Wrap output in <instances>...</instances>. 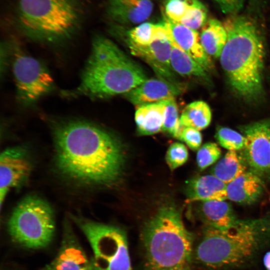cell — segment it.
Returning <instances> with one entry per match:
<instances>
[{
    "mask_svg": "<svg viewBox=\"0 0 270 270\" xmlns=\"http://www.w3.org/2000/svg\"><path fill=\"white\" fill-rule=\"evenodd\" d=\"M188 152L186 146L180 142H174L168 148L166 156L167 164L171 170L184 164L188 160Z\"/></svg>",
    "mask_w": 270,
    "mask_h": 270,
    "instance_id": "4dcf8cb0",
    "label": "cell"
},
{
    "mask_svg": "<svg viewBox=\"0 0 270 270\" xmlns=\"http://www.w3.org/2000/svg\"><path fill=\"white\" fill-rule=\"evenodd\" d=\"M56 163L60 171L90 184H109L120 176L124 152L112 134L91 122L72 120L54 128Z\"/></svg>",
    "mask_w": 270,
    "mask_h": 270,
    "instance_id": "6da1fadb",
    "label": "cell"
},
{
    "mask_svg": "<svg viewBox=\"0 0 270 270\" xmlns=\"http://www.w3.org/2000/svg\"><path fill=\"white\" fill-rule=\"evenodd\" d=\"M264 184L256 175L248 170L226 184L227 200L240 204H252L262 196Z\"/></svg>",
    "mask_w": 270,
    "mask_h": 270,
    "instance_id": "e0dca14e",
    "label": "cell"
},
{
    "mask_svg": "<svg viewBox=\"0 0 270 270\" xmlns=\"http://www.w3.org/2000/svg\"><path fill=\"white\" fill-rule=\"evenodd\" d=\"M165 102L166 109L162 130L178 139L184 126L180 124L175 98L165 100Z\"/></svg>",
    "mask_w": 270,
    "mask_h": 270,
    "instance_id": "d4e9b609",
    "label": "cell"
},
{
    "mask_svg": "<svg viewBox=\"0 0 270 270\" xmlns=\"http://www.w3.org/2000/svg\"><path fill=\"white\" fill-rule=\"evenodd\" d=\"M207 16L208 10L206 6L199 0H195L178 23L196 30L204 25Z\"/></svg>",
    "mask_w": 270,
    "mask_h": 270,
    "instance_id": "484cf974",
    "label": "cell"
},
{
    "mask_svg": "<svg viewBox=\"0 0 270 270\" xmlns=\"http://www.w3.org/2000/svg\"><path fill=\"white\" fill-rule=\"evenodd\" d=\"M142 270H192L194 239L180 209L162 206L142 232Z\"/></svg>",
    "mask_w": 270,
    "mask_h": 270,
    "instance_id": "5b68a950",
    "label": "cell"
},
{
    "mask_svg": "<svg viewBox=\"0 0 270 270\" xmlns=\"http://www.w3.org/2000/svg\"><path fill=\"white\" fill-rule=\"evenodd\" d=\"M178 139L184 142L193 150H198L202 142L200 130L190 127H184Z\"/></svg>",
    "mask_w": 270,
    "mask_h": 270,
    "instance_id": "1f68e13d",
    "label": "cell"
},
{
    "mask_svg": "<svg viewBox=\"0 0 270 270\" xmlns=\"http://www.w3.org/2000/svg\"><path fill=\"white\" fill-rule=\"evenodd\" d=\"M186 90V86L163 78L147 79L137 87L126 94L128 100L139 106L175 98Z\"/></svg>",
    "mask_w": 270,
    "mask_h": 270,
    "instance_id": "9a60e30c",
    "label": "cell"
},
{
    "mask_svg": "<svg viewBox=\"0 0 270 270\" xmlns=\"http://www.w3.org/2000/svg\"><path fill=\"white\" fill-rule=\"evenodd\" d=\"M222 151L218 144L207 142L201 146L197 152L196 162L198 167L203 170L214 164L220 157Z\"/></svg>",
    "mask_w": 270,
    "mask_h": 270,
    "instance_id": "f1b7e54d",
    "label": "cell"
},
{
    "mask_svg": "<svg viewBox=\"0 0 270 270\" xmlns=\"http://www.w3.org/2000/svg\"><path fill=\"white\" fill-rule=\"evenodd\" d=\"M32 164L24 148L14 146L6 148L0 156V206L12 188L24 182L30 176Z\"/></svg>",
    "mask_w": 270,
    "mask_h": 270,
    "instance_id": "7c38bea8",
    "label": "cell"
},
{
    "mask_svg": "<svg viewBox=\"0 0 270 270\" xmlns=\"http://www.w3.org/2000/svg\"><path fill=\"white\" fill-rule=\"evenodd\" d=\"M89 270H105L102 268L95 260L94 258H91L90 266Z\"/></svg>",
    "mask_w": 270,
    "mask_h": 270,
    "instance_id": "836d02e7",
    "label": "cell"
},
{
    "mask_svg": "<svg viewBox=\"0 0 270 270\" xmlns=\"http://www.w3.org/2000/svg\"><path fill=\"white\" fill-rule=\"evenodd\" d=\"M223 24L228 39L220 58L228 84L244 102H260L264 94L265 55L260 31L256 22L244 16L231 15Z\"/></svg>",
    "mask_w": 270,
    "mask_h": 270,
    "instance_id": "7a4b0ae2",
    "label": "cell"
},
{
    "mask_svg": "<svg viewBox=\"0 0 270 270\" xmlns=\"http://www.w3.org/2000/svg\"><path fill=\"white\" fill-rule=\"evenodd\" d=\"M227 39L228 34L223 23L218 20L210 19L202 26L200 35V42L208 56L220 58Z\"/></svg>",
    "mask_w": 270,
    "mask_h": 270,
    "instance_id": "44dd1931",
    "label": "cell"
},
{
    "mask_svg": "<svg viewBox=\"0 0 270 270\" xmlns=\"http://www.w3.org/2000/svg\"><path fill=\"white\" fill-rule=\"evenodd\" d=\"M270 241V214L252 219H238L230 228L220 230L204 226L194 260L211 270H226L250 262Z\"/></svg>",
    "mask_w": 270,
    "mask_h": 270,
    "instance_id": "3957f363",
    "label": "cell"
},
{
    "mask_svg": "<svg viewBox=\"0 0 270 270\" xmlns=\"http://www.w3.org/2000/svg\"><path fill=\"white\" fill-rule=\"evenodd\" d=\"M212 112L204 102L198 100L187 105L180 117V124L184 127H190L198 130L204 129L210 123Z\"/></svg>",
    "mask_w": 270,
    "mask_h": 270,
    "instance_id": "cb8c5ba5",
    "label": "cell"
},
{
    "mask_svg": "<svg viewBox=\"0 0 270 270\" xmlns=\"http://www.w3.org/2000/svg\"><path fill=\"white\" fill-rule=\"evenodd\" d=\"M226 14H236L242 7L244 0H214Z\"/></svg>",
    "mask_w": 270,
    "mask_h": 270,
    "instance_id": "d6a6232c",
    "label": "cell"
},
{
    "mask_svg": "<svg viewBox=\"0 0 270 270\" xmlns=\"http://www.w3.org/2000/svg\"><path fill=\"white\" fill-rule=\"evenodd\" d=\"M156 27V24L143 22L128 32L126 42L136 46H147L152 40Z\"/></svg>",
    "mask_w": 270,
    "mask_h": 270,
    "instance_id": "83f0119b",
    "label": "cell"
},
{
    "mask_svg": "<svg viewBox=\"0 0 270 270\" xmlns=\"http://www.w3.org/2000/svg\"><path fill=\"white\" fill-rule=\"evenodd\" d=\"M162 24L166 30L169 40L174 42L206 71L212 70L214 67L212 61L210 56L204 50L200 42V36L196 30L172 21L164 16Z\"/></svg>",
    "mask_w": 270,
    "mask_h": 270,
    "instance_id": "5bb4252c",
    "label": "cell"
},
{
    "mask_svg": "<svg viewBox=\"0 0 270 270\" xmlns=\"http://www.w3.org/2000/svg\"><path fill=\"white\" fill-rule=\"evenodd\" d=\"M71 218L92 248L94 258L105 270H132L126 233L112 225L76 216Z\"/></svg>",
    "mask_w": 270,
    "mask_h": 270,
    "instance_id": "ba28073f",
    "label": "cell"
},
{
    "mask_svg": "<svg viewBox=\"0 0 270 270\" xmlns=\"http://www.w3.org/2000/svg\"><path fill=\"white\" fill-rule=\"evenodd\" d=\"M198 214L204 226L224 230L238 220L230 204L225 200L202 201Z\"/></svg>",
    "mask_w": 270,
    "mask_h": 270,
    "instance_id": "d6986e66",
    "label": "cell"
},
{
    "mask_svg": "<svg viewBox=\"0 0 270 270\" xmlns=\"http://www.w3.org/2000/svg\"><path fill=\"white\" fill-rule=\"evenodd\" d=\"M152 0H106L107 16L120 24H136L147 20L153 10Z\"/></svg>",
    "mask_w": 270,
    "mask_h": 270,
    "instance_id": "2e32d148",
    "label": "cell"
},
{
    "mask_svg": "<svg viewBox=\"0 0 270 270\" xmlns=\"http://www.w3.org/2000/svg\"><path fill=\"white\" fill-rule=\"evenodd\" d=\"M56 226L53 210L46 201L36 196L22 198L8 222L11 238L28 248L38 249L52 242Z\"/></svg>",
    "mask_w": 270,
    "mask_h": 270,
    "instance_id": "52a82bcc",
    "label": "cell"
},
{
    "mask_svg": "<svg viewBox=\"0 0 270 270\" xmlns=\"http://www.w3.org/2000/svg\"><path fill=\"white\" fill-rule=\"evenodd\" d=\"M132 54L146 62L161 78L175 81V74L170 63L171 44L162 24L156 27L152 42L140 46L126 42Z\"/></svg>",
    "mask_w": 270,
    "mask_h": 270,
    "instance_id": "8fae6325",
    "label": "cell"
},
{
    "mask_svg": "<svg viewBox=\"0 0 270 270\" xmlns=\"http://www.w3.org/2000/svg\"><path fill=\"white\" fill-rule=\"evenodd\" d=\"M195 0H166L164 3V16L176 22L186 14Z\"/></svg>",
    "mask_w": 270,
    "mask_h": 270,
    "instance_id": "f546056e",
    "label": "cell"
},
{
    "mask_svg": "<svg viewBox=\"0 0 270 270\" xmlns=\"http://www.w3.org/2000/svg\"><path fill=\"white\" fill-rule=\"evenodd\" d=\"M12 72L16 98L22 106H28L52 92L54 80L47 68L37 59L24 52L14 44Z\"/></svg>",
    "mask_w": 270,
    "mask_h": 270,
    "instance_id": "9c48e42d",
    "label": "cell"
},
{
    "mask_svg": "<svg viewBox=\"0 0 270 270\" xmlns=\"http://www.w3.org/2000/svg\"><path fill=\"white\" fill-rule=\"evenodd\" d=\"M147 79L143 70L113 42L96 34L79 84L62 94L66 98H108L126 94Z\"/></svg>",
    "mask_w": 270,
    "mask_h": 270,
    "instance_id": "277c9868",
    "label": "cell"
},
{
    "mask_svg": "<svg viewBox=\"0 0 270 270\" xmlns=\"http://www.w3.org/2000/svg\"><path fill=\"white\" fill-rule=\"evenodd\" d=\"M248 170L240 151L228 150L212 168L211 172L228 184Z\"/></svg>",
    "mask_w": 270,
    "mask_h": 270,
    "instance_id": "7402d4cb",
    "label": "cell"
},
{
    "mask_svg": "<svg viewBox=\"0 0 270 270\" xmlns=\"http://www.w3.org/2000/svg\"><path fill=\"white\" fill-rule=\"evenodd\" d=\"M170 41L171 44L170 63L174 72L184 76L207 78L206 71L202 66L174 42Z\"/></svg>",
    "mask_w": 270,
    "mask_h": 270,
    "instance_id": "603a6c76",
    "label": "cell"
},
{
    "mask_svg": "<svg viewBox=\"0 0 270 270\" xmlns=\"http://www.w3.org/2000/svg\"><path fill=\"white\" fill-rule=\"evenodd\" d=\"M226 184L212 174L193 178L187 185V202L226 200Z\"/></svg>",
    "mask_w": 270,
    "mask_h": 270,
    "instance_id": "ac0fdd59",
    "label": "cell"
},
{
    "mask_svg": "<svg viewBox=\"0 0 270 270\" xmlns=\"http://www.w3.org/2000/svg\"><path fill=\"white\" fill-rule=\"evenodd\" d=\"M90 0H18L16 25L26 36L57 44L72 38L90 14Z\"/></svg>",
    "mask_w": 270,
    "mask_h": 270,
    "instance_id": "8992f818",
    "label": "cell"
},
{
    "mask_svg": "<svg viewBox=\"0 0 270 270\" xmlns=\"http://www.w3.org/2000/svg\"><path fill=\"white\" fill-rule=\"evenodd\" d=\"M90 262L70 226L65 222L59 250L42 270H89Z\"/></svg>",
    "mask_w": 270,
    "mask_h": 270,
    "instance_id": "4fadbf2b",
    "label": "cell"
},
{
    "mask_svg": "<svg viewBox=\"0 0 270 270\" xmlns=\"http://www.w3.org/2000/svg\"><path fill=\"white\" fill-rule=\"evenodd\" d=\"M216 138L222 146L229 150H242L246 142L243 134L226 127H220L217 129Z\"/></svg>",
    "mask_w": 270,
    "mask_h": 270,
    "instance_id": "4316f807",
    "label": "cell"
},
{
    "mask_svg": "<svg viewBox=\"0 0 270 270\" xmlns=\"http://www.w3.org/2000/svg\"><path fill=\"white\" fill-rule=\"evenodd\" d=\"M264 266L267 270H270V251L267 252L264 258Z\"/></svg>",
    "mask_w": 270,
    "mask_h": 270,
    "instance_id": "e575fe53",
    "label": "cell"
},
{
    "mask_svg": "<svg viewBox=\"0 0 270 270\" xmlns=\"http://www.w3.org/2000/svg\"><path fill=\"white\" fill-rule=\"evenodd\" d=\"M246 138L240 150L248 170L264 182H270V118L238 126Z\"/></svg>",
    "mask_w": 270,
    "mask_h": 270,
    "instance_id": "30bf717a",
    "label": "cell"
},
{
    "mask_svg": "<svg viewBox=\"0 0 270 270\" xmlns=\"http://www.w3.org/2000/svg\"><path fill=\"white\" fill-rule=\"evenodd\" d=\"M165 109V100L138 106L135 121L138 133L151 135L162 130Z\"/></svg>",
    "mask_w": 270,
    "mask_h": 270,
    "instance_id": "ffe728a7",
    "label": "cell"
}]
</instances>
